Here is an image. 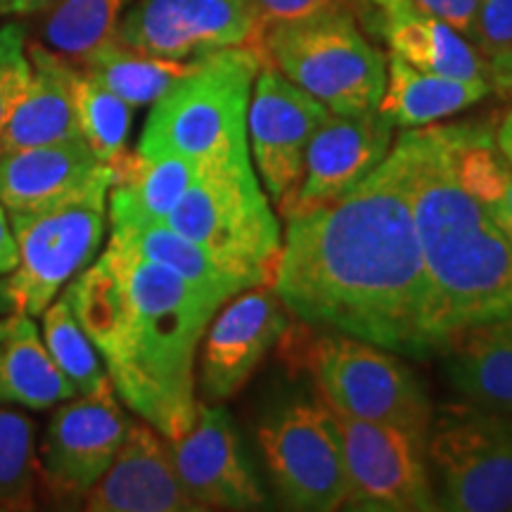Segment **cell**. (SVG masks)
<instances>
[{
	"mask_svg": "<svg viewBox=\"0 0 512 512\" xmlns=\"http://www.w3.org/2000/svg\"><path fill=\"white\" fill-rule=\"evenodd\" d=\"M496 145L501 150V155L505 157V162L512 166V110L505 114L501 128H498L496 136Z\"/></svg>",
	"mask_w": 512,
	"mask_h": 512,
	"instance_id": "cell-40",
	"label": "cell"
},
{
	"mask_svg": "<svg viewBox=\"0 0 512 512\" xmlns=\"http://www.w3.org/2000/svg\"><path fill=\"white\" fill-rule=\"evenodd\" d=\"M259 446L280 501L292 510L332 512L347 505L342 446L323 401H290L259 427Z\"/></svg>",
	"mask_w": 512,
	"mask_h": 512,
	"instance_id": "cell-10",
	"label": "cell"
},
{
	"mask_svg": "<svg viewBox=\"0 0 512 512\" xmlns=\"http://www.w3.org/2000/svg\"><path fill=\"white\" fill-rule=\"evenodd\" d=\"M256 15L264 31L273 24L294 22V19H304L320 15V12L344 10L349 8L351 0H252Z\"/></svg>",
	"mask_w": 512,
	"mask_h": 512,
	"instance_id": "cell-34",
	"label": "cell"
},
{
	"mask_svg": "<svg viewBox=\"0 0 512 512\" xmlns=\"http://www.w3.org/2000/svg\"><path fill=\"white\" fill-rule=\"evenodd\" d=\"M411 8L444 19L453 29L475 43L477 0H403Z\"/></svg>",
	"mask_w": 512,
	"mask_h": 512,
	"instance_id": "cell-35",
	"label": "cell"
},
{
	"mask_svg": "<svg viewBox=\"0 0 512 512\" xmlns=\"http://www.w3.org/2000/svg\"><path fill=\"white\" fill-rule=\"evenodd\" d=\"M166 223L226 264L273 283L283 238L252 162L202 169Z\"/></svg>",
	"mask_w": 512,
	"mask_h": 512,
	"instance_id": "cell-7",
	"label": "cell"
},
{
	"mask_svg": "<svg viewBox=\"0 0 512 512\" xmlns=\"http://www.w3.org/2000/svg\"><path fill=\"white\" fill-rule=\"evenodd\" d=\"M363 19L384 38L389 55L422 72L465 81H489V64L475 43L444 19L427 15L403 0H358Z\"/></svg>",
	"mask_w": 512,
	"mask_h": 512,
	"instance_id": "cell-19",
	"label": "cell"
},
{
	"mask_svg": "<svg viewBox=\"0 0 512 512\" xmlns=\"http://www.w3.org/2000/svg\"><path fill=\"white\" fill-rule=\"evenodd\" d=\"M27 53L31 79L0 133V155L81 138L76 114L79 67L41 43H27Z\"/></svg>",
	"mask_w": 512,
	"mask_h": 512,
	"instance_id": "cell-20",
	"label": "cell"
},
{
	"mask_svg": "<svg viewBox=\"0 0 512 512\" xmlns=\"http://www.w3.org/2000/svg\"><path fill=\"white\" fill-rule=\"evenodd\" d=\"M110 174L41 209L8 211L19 261L0 283V309L41 316L62 287L95 261L105 238Z\"/></svg>",
	"mask_w": 512,
	"mask_h": 512,
	"instance_id": "cell-6",
	"label": "cell"
},
{
	"mask_svg": "<svg viewBox=\"0 0 512 512\" xmlns=\"http://www.w3.org/2000/svg\"><path fill=\"white\" fill-rule=\"evenodd\" d=\"M475 46L486 60L512 46V0H477Z\"/></svg>",
	"mask_w": 512,
	"mask_h": 512,
	"instance_id": "cell-33",
	"label": "cell"
},
{
	"mask_svg": "<svg viewBox=\"0 0 512 512\" xmlns=\"http://www.w3.org/2000/svg\"><path fill=\"white\" fill-rule=\"evenodd\" d=\"M131 420L112 382L60 403L36 451V477L55 503H81L117 458Z\"/></svg>",
	"mask_w": 512,
	"mask_h": 512,
	"instance_id": "cell-12",
	"label": "cell"
},
{
	"mask_svg": "<svg viewBox=\"0 0 512 512\" xmlns=\"http://www.w3.org/2000/svg\"><path fill=\"white\" fill-rule=\"evenodd\" d=\"M74 396V387L50 358L34 318L15 311L0 318V403L46 411Z\"/></svg>",
	"mask_w": 512,
	"mask_h": 512,
	"instance_id": "cell-25",
	"label": "cell"
},
{
	"mask_svg": "<svg viewBox=\"0 0 512 512\" xmlns=\"http://www.w3.org/2000/svg\"><path fill=\"white\" fill-rule=\"evenodd\" d=\"M309 366L325 406L356 420L392 425L427 441L432 401L394 351L328 332L311 347Z\"/></svg>",
	"mask_w": 512,
	"mask_h": 512,
	"instance_id": "cell-8",
	"label": "cell"
},
{
	"mask_svg": "<svg viewBox=\"0 0 512 512\" xmlns=\"http://www.w3.org/2000/svg\"><path fill=\"white\" fill-rule=\"evenodd\" d=\"M110 245L169 268V271L181 275L183 280H188L190 285L219 297L221 302H228L230 297H235L242 290H249V287L268 285L259 275L226 264L219 256L183 238L169 223H117V226H112Z\"/></svg>",
	"mask_w": 512,
	"mask_h": 512,
	"instance_id": "cell-22",
	"label": "cell"
},
{
	"mask_svg": "<svg viewBox=\"0 0 512 512\" xmlns=\"http://www.w3.org/2000/svg\"><path fill=\"white\" fill-rule=\"evenodd\" d=\"M259 53L332 114L356 117L377 110L387 55L363 36L349 8L273 24L264 31Z\"/></svg>",
	"mask_w": 512,
	"mask_h": 512,
	"instance_id": "cell-5",
	"label": "cell"
},
{
	"mask_svg": "<svg viewBox=\"0 0 512 512\" xmlns=\"http://www.w3.org/2000/svg\"><path fill=\"white\" fill-rule=\"evenodd\" d=\"M64 297L105 358L114 394L166 441L183 437L197 420V347L226 302L114 245Z\"/></svg>",
	"mask_w": 512,
	"mask_h": 512,
	"instance_id": "cell-2",
	"label": "cell"
},
{
	"mask_svg": "<svg viewBox=\"0 0 512 512\" xmlns=\"http://www.w3.org/2000/svg\"><path fill=\"white\" fill-rule=\"evenodd\" d=\"M131 110L126 100L105 88L98 79L79 67L76 76V114H79L81 138L102 164L112 166L128 152Z\"/></svg>",
	"mask_w": 512,
	"mask_h": 512,
	"instance_id": "cell-30",
	"label": "cell"
},
{
	"mask_svg": "<svg viewBox=\"0 0 512 512\" xmlns=\"http://www.w3.org/2000/svg\"><path fill=\"white\" fill-rule=\"evenodd\" d=\"M41 316V335L43 342H46L48 354L55 361L57 370L72 384L76 396L91 394L95 389H100L102 384L110 382L107 370L100 363L93 339L83 330L81 320L76 318L67 297L50 304Z\"/></svg>",
	"mask_w": 512,
	"mask_h": 512,
	"instance_id": "cell-29",
	"label": "cell"
},
{
	"mask_svg": "<svg viewBox=\"0 0 512 512\" xmlns=\"http://www.w3.org/2000/svg\"><path fill=\"white\" fill-rule=\"evenodd\" d=\"M36 425L0 403V512L36 508Z\"/></svg>",
	"mask_w": 512,
	"mask_h": 512,
	"instance_id": "cell-31",
	"label": "cell"
},
{
	"mask_svg": "<svg viewBox=\"0 0 512 512\" xmlns=\"http://www.w3.org/2000/svg\"><path fill=\"white\" fill-rule=\"evenodd\" d=\"M427 456L441 484V510H512V413L448 403L432 415Z\"/></svg>",
	"mask_w": 512,
	"mask_h": 512,
	"instance_id": "cell-9",
	"label": "cell"
},
{
	"mask_svg": "<svg viewBox=\"0 0 512 512\" xmlns=\"http://www.w3.org/2000/svg\"><path fill=\"white\" fill-rule=\"evenodd\" d=\"M325 403V401H323ZM349 496L344 508L366 512H430L439 498L427 475V441L392 425L335 413Z\"/></svg>",
	"mask_w": 512,
	"mask_h": 512,
	"instance_id": "cell-11",
	"label": "cell"
},
{
	"mask_svg": "<svg viewBox=\"0 0 512 512\" xmlns=\"http://www.w3.org/2000/svg\"><path fill=\"white\" fill-rule=\"evenodd\" d=\"M88 512H202L183 489L169 441L147 422H131L112 465L83 496Z\"/></svg>",
	"mask_w": 512,
	"mask_h": 512,
	"instance_id": "cell-18",
	"label": "cell"
},
{
	"mask_svg": "<svg viewBox=\"0 0 512 512\" xmlns=\"http://www.w3.org/2000/svg\"><path fill=\"white\" fill-rule=\"evenodd\" d=\"M112 169L110 221L166 223L181 197L202 174V166L178 155L126 152Z\"/></svg>",
	"mask_w": 512,
	"mask_h": 512,
	"instance_id": "cell-24",
	"label": "cell"
},
{
	"mask_svg": "<svg viewBox=\"0 0 512 512\" xmlns=\"http://www.w3.org/2000/svg\"><path fill=\"white\" fill-rule=\"evenodd\" d=\"M110 171L83 138L8 152L0 155V204L8 211L48 207Z\"/></svg>",
	"mask_w": 512,
	"mask_h": 512,
	"instance_id": "cell-21",
	"label": "cell"
},
{
	"mask_svg": "<svg viewBox=\"0 0 512 512\" xmlns=\"http://www.w3.org/2000/svg\"><path fill=\"white\" fill-rule=\"evenodd\" d=\"M261 38L252 0H136L117 29L124 46L169 60H197L228 48L259 53Z\"/></svg>",
	"mask_w": 512,
	"mask_h": 512,
	"instance_id": "cell-13",
	"label": "cell"
},
{
	"mask_svg": "<svg viewBox=\"0 0 512 512\" xmlns=\"http://www.w3.org/2000/svg\"><path fill=\"white\" fill-rule=\"evenodd\" d=\"M128 3L131 0H57L46 10L41 46L64 60L81 64L117 38Z\"/></svg>",
	"mask_w": 512,
	"mask_h": 512,
	"instance_id": "cell-28",
	"label": "cell"
},
{
	"mask_svg": "<svg viewBox=\"0 0 512 512\" xmlns=\"http://www.w3.org/2000/svg\"><path fill=\"white\" fill-rule=\"evenodd\" d=\"M330 110L292 83L273 64L261 62L247 114L252 159L266 195L283 216L290 214L304 176L306 147Z\"/></svg>",
	"mask_w": 512,
	"mask_h": 512,
	"instance_id": "cell-14",
	"label": "cell"
},
{
	"mask_svg": "<svg viewBox=\"0 0 512 512\" xmlns=\"http://www.w3.org/2000/svg\"><path fill=\"white\" fill-rule=\"evenodd\" d=\"M484 207L491 214L496 226L503 230L505 238L512 242V176L508 178V183H505L501 195H498L494 202L484 204Z\"/></svg>",
	"mask_w": 512,
	"mask_h": 512,
	"instance_id": "cell-38",
	"label": "cell"
},
{
	"mask_svg": "<svg viewBox=\"0 0 512 512\" xmlns=\"http://www.w3.org/2000/svg\"><path fill=\"white\" fill-rule=\"evenodd\" d=\"M285 306L273 285H256L230 297V304L204 330L200 387L219 403L238 394L287 330Z\"/></svg>",
	"mask_w": 512,
	"mask_h": 512,
	"instance_id": "cell-16",
	"label": "cell"
},
{
	"mask_svg": "<svg viewBox=\"0 0 512 512\" xmlns=\"http://www.w3.org/2000/svg\"><path fill=\"white\" fill-rule=\"evenodd\" d=\"M17 261L19 252L15 235H12V226L8 214H5V207L0 204V275H8L15 271Z\"/></svg>",
	"mask_w": 512,
	"mask_h": 512,
	"instance_id": "cell-37",
	"label": "cell"
},
{
	"mask_svg": "<svg viewBox=\"0 0 512 512\" xmlns=\"http://www.w3.org/2000/svg\"><path fill=\"white\" fill-rule=\"evenodd\" d=\"M261 62L252 48L197 57L192 72L152 107L140 155H178L202 169L252 162L247 114Z\"/></svg>",
	"mask_w": 512,
	"mask_h": 512,
	"instance_id": "cell-4",
	"label": "cell"
},
{
	"mask_svg": "<svg viewBox=\"0 0 512 512\" xmlns=\"http://www.w3.org/2000/svg\"><path fill=\"white\" fill-rule=\"evenodd\" d=\"M273 290L294 318L399 356L434 354L406 136L337 200L287 216Z\"/></svg>",
	"mask_w": 512,
	"mask_h": 512,
	"instance_id": "cell-1",
	"label": "cell"
},
{
	"mask_svg": "<svg viewBox=\"0 0 512 512\" xmlns=\"http://www.w3.org/2000/svg\"><path fill=\"white\" fill-rule=\"evenodd\" d=\"M486 64H489L491 91L501 95H512V46L501 50V53L491 55Z\"/></svg>",
	"mask_w": 512,
	"mask_h": 512,
	"instance_id": "cell-36",
	"label": "cell"
},
{
	"mask_svg": "<svg viewBox=\"0 0 512 512\" xmlns=\"http://www.w3.org/2000/svg\"><path fill=\"white\" fill-rule=\"evenodd\" d=\"M57 0H0V17H29L46 12Z\"/></svg>",
	"mask_w": 512,
	"mask_h": 512,
	"instance_id": "cell-39",
	"label": "cell"
},
{
	"mask_svg": "<svg viewBox=\"0 0 512 512\" xmlns=\"http://www.w3.org/2000/svg\"><path fill=\"white\" fill-rule=\"evenodd\" d=\"M441 354L448 380L465 401L512 413V313L463 330Z\"/></svg>",
	"mask_w": 512,
	"mask_h": 512,
	"instance_id": "cell-23",
	"label": "cell"
},
{
	"mask_svg": "<svg viewBox=\"0 0 512 512\" xmlns=\"http://www.w3.org/2000/svg\"><path fill=\"white\" fill-rule=\"evenodd\" d=\"M489 93V81L422 72L401 57L387 55V81L377 112L394 128H420L477 105Z\"/></svg>",
	"mask_w": 512,
	"mask_h": 512,
	"instance_id": "cell-26",
	"label": "cell"
},
{
	"mask_svg": "<svg viewBox=\"0 0 512 512\" xmlns=\"http://www.w3.org/2000/svg\"><path fill=\"white\" fill-rule=\"evenodd\" d=\"M195 62L197 60H169V57L138 53L114 38L112 43L98 48L76 67L98 79L131 107H145L155 105L171 86L190 74Z\"/></svg>",
	"mask_w": 512,
	"mask_h": 512,
	"instance_id": "cell-27",
	"label": "cell"
},
{
	"mask_svg": "<svg viewBox=\"0 0 512 512\" xmlns=\"http://www.w3.org/2000/svg\"><path fill=\"white\" fill-rule=\"evenodd\" d=\"M392 138L394 126L377 110L356 117L330 112L306 147L302 185L287 216L337 200L356 188L384 162Z\"/></svg>",
	"mask_w": 512,
	"mask_h": 512,
	"instance_id": "cell-17",
	"label": "cell"
},
{
	"mask_svg": "<svg viewBox=\"0 0 512 512\" xmlns=\"http://www.w3.org/2000/svg\"><path fill=\"white\" fill-rule=\"evenodd\" d=\"M169 451L183 489L202 510H259L266 505L226 408L197 403L195 425L169 441Z\"/></svg>",
	"mask_w": 512,
	"mask_h": 512,
	"instance_id": "cell-15",
	"label": "cell"
},
{
	"mask_svg": "<svg viewBox=\"0 0 512 512\" xmlns=\"http://www.w3.org/2000/svg\"><path fill=\"white\" fill-rule=\"evenodd\" d=\"M31 79L27 29L17 22L0 27V133L22 100Z\"/></svg>",
	"mask_w": 512,
	"mask_h": 512,
	"instance_id": "cell-32",
	"label": "cell"
},
{
	"mask_svg": "<svg viewBox=\"0 0 512 512\" xmlns=\"http://www.w3.org/2000/svg\"><path fill=\"white\" fill-rule=\"evenodd\" d=\"M456 124L406 128L413 216L432 294L434 354L472 325L512 313V242L453 166Z\"/></svg>",
	"mask_w": 512,
	"mask_h": 512,
	"instance_id": "cell-3",
	"label": "cell"
}]
</instances>
